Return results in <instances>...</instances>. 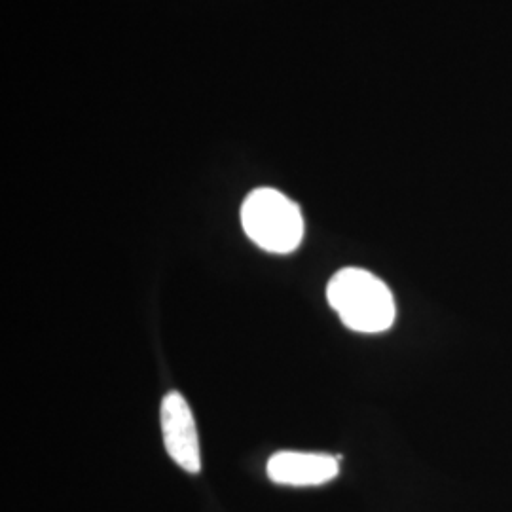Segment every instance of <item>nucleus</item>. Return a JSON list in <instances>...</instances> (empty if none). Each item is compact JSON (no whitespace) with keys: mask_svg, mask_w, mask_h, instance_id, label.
<instances>
[{"mask_svg":"<svg viewBox=\"0 0 512 512\" xmlns=\"http://www.w3.org/2000/svg\"><path fill=\"white\" fill-rule=\"evenodd\" d=\"M327 298L348 329L380 334L395 323V298L380 277L363 268H344L332 275Z\"/></svg>","mask_w":512,"mask_h":512,"instance_id":"obj_1","label":"nucleus"},{"mask_svg":"<svg viewBox=\"0 0 512 512\" xmlns=\"http://www.w3.org/2000/svg\"><path fill=\"white\" fill-rule=\"evenodd\" d=\"M241 224L251 241L268 253L289 255L304 238L300 207L274 188H256L241 207Z\"/></svg>","mask_w":512,"mask_h":512,"instance_id":"obj_2","label":"nucleus"},{"mask_svg":"<svg viewBox=\"0 0 512 512\" xmlns=\"http://www.w3.org/2000/svg\"><path fill=\"white\" fill-rule=\"evenodd\" d=\"M162 433L169 458L186 473H200L202 454L196 420L179 391H169L162 401Z\"/></svg>","mask_w":512,"mask_h":512,"instance_id":"obj_3","label":"nucleus"},{"mask_svg":"<svg viewBox=\"0 0 512 512\" xmlns=\"http://www.w3.org/2000/svg\"><path fill=\"white\" fill-rule=\"evenodd\" d=\"M268 476L285 486H321L338 476V459L327 454L277 452L268 461Z\"/></svg>","mask_w":512,"mask_h":512,"instance_id":"obj_4","label":"nucleus"}]
</instances>
